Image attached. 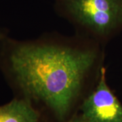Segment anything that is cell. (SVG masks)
<instances>
[{"instance_id": "1", "label": "cell", "mask_w": 122, "mask_h": 122, "mask_svg": "<svg viewBox=\"0 0 122 122\" xmlns=\"http://www.w3.org/2000/svg\"><path fill=\"white\" fill-rule=\"evenodd\" d=\"M88 50L48 45H16L9 55L10 73L25 98L41 101L61 119L78 96L95 60Z\"/></svg>"}, {"instance_id": "2", "label": "cell", "mask_w": 122, "mask_h": 122, "mask_svg": "<svg viewBox=\"0 0 122 122\" xmlns=\"http://www.w3.org/2000/svg\"><path fill=\"white\" fill-rule=\"evenodd\" d=\"M66 16L77 25L100 36L122 26V0H59Z\"/></svg>"}, {"instance_id": "3", "label": "cell", "mask_w": 122, "mask_h": 122, "mask_svg": "<svg viewBox=\"0 0 122 122\" xmlns=\"http://www.w3.org/2000/svg\"><path fill=\"white\" fill-rule=\"evenodd\" d=\"M99 79L81 105L82 117L87 122H122V105L107 86L104 68Z\"/></svg>"}, {"instance_id": "4", "label": "cell", "mask_w": 122, "mask_h": 122, "mask_svg": "<svg viewBox=\"0 0 122 122\" xmlns=\"http://www.w3.org/2000/svg\"><path fill=\"white\" fill-rule=\"evenodd\" d=\"M0 122H39V114L29 99H14L0 107Z\"/></svg>"}, {"instance_id": "5", "label": "cell", "mask_w": 122, "mask_h": 122, "mask_svg": "<svg viewBox=\"0 0 122 122\" xmlns=\"http://www.w3.org/2000/svg\"><path fill=\"white\" fill-rule=\"evenodd\" d=\"M87 122L85 119L81 116H75L74 117L71 118L68 122Z\"/></svg>"}, {"instance_id": "6", "label": "cell", "mask_w": 122, "mask_h": 122, "mask_svg": "<svg viewBox=\"0 0 122 122\" xmlns=\"http://www.w3.org/2000/svg\"><path fill=\"white\" fill-rule=\"evenodd\" d=\"M2 38H3V35H2V33L0 32V41L2 39Z\"/></svg>"}]
</instances>
